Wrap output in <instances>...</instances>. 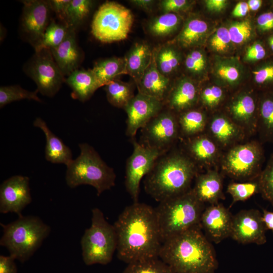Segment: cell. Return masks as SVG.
Wrapping results in <instances>:
<instances>
[{"mask_svg":"<svg viewBox=\"0 0 273 273\" xmlns=\"http://www.w3.org/2000/svg\"><path fill=\"white\" fill-rule=\"evenodd\" d=\"M113 225L119 259L129 264L159 257L162 242L155 208L133 202L124 209Z\"/></svg>","mask_w":273,"mask_h":273,"instance_id":"6da1fadb","label":"cell"},{"mask_svg":"<svg viewBox=\"0 0 273 273\" xmlns=\"http://www.w3.org/2000/svg\"><path fill=\"white\" fill-rule=\"evenodd\" d=\"M159 257L175 273H215L218 265L214 248L200 226L164 241Z\"/></svg>","mask_w":273,"mask_h":273,"instance_id":"7a4b0ae2","label":"cell"},{"mask_svg":"<svg viewBox=\"0 0 273 273\" xmlns=\"http://www.w3.org/2000/svg\"><path fill=\"white\" fill-rule=\"evenodd\" d=\"M194 162L178 151H168L160 156L144 181L146 192L160 202L190 190L196 176Z\"/></svg>","mask_w":273,"mask_h":273,"instance_id":"3957f363","label":"cell"},{"mask_svg":"<svg viewBox=\"0 0 273 273\" xmlns=\"http://www.w3.org/2000/svg\"><path fill=\"white\" fill-rule=\"evenodd\" d=\"M204 204L192 189L175 197L159 202L155 208L162 243L188 231L201 227Z\"/></svg>","mask_w":273,"mask_h":273,"instance_id":"277c9868","label":"cell"},{"mask_svg":"<svg viewBox=\"0 0 273 273\" xmlns=\"http://www.w3.org/2000/svg\"><path fill=\"white\" fill-rule=\"evenodd\" d=\"M1 225L3 235L0 245L21 263L30 258L51 232L49 225L33 215L18 216L14 221Z\"/></svg>","mask_w":273,"mask_h":273,"instance_id":"5b68a950","label":"cell"},{"mask_svg":"<svg viewBox=\"0 0 273 273\" xmlns=\"http://www.w3.org/2000/svg\"><path fill=\"white\" fill-rule=\"evenodd\" d=\"M79 147V155L66 165V184L71 188L81 185L93 186L99 196L115 186L116 174L91 146L82 143Z\"/></svg>","mask_w":273,"mask_h":273,"instance_id":"8992f818","label":"cell"},{"mask_svg":"<svg viewBox=\"0 0 273 273\" xmlns=\"http://www.w3.org/2000/svg\"><path fill=\"white\" fill-rule=\"evenodd\" d=\"M91 222L81 239L83 261L86 265H106L111 261L117 249L115 228L106 220L103 213L98 208L92 210Z\"/></svg>","mask_w":273,"mask_h":273,"instance_id":"52a82bcc","label":"cell"},{"mask_svg":"<svg viewBox=\"0 0 273 273\" xmlns=\"http://www.w3.org/2000/svg\"><path fill=\"white\" fill-rule=\"evenodd\" d=\"M133 22V16L129 9L115 2H106L94 15L92 33L102 42L121 41L127 37Z\"/></svg>","mask_w":273,"mask_h":273,"instance_id":"ba28073f","label":"cell"},{"mask_svg":"<svg viewBox=\"0 0 273 273\" xmlns=\"http://www.w3.org/2000/svg\"><path fill=\"white\" fill-rule=\"evenodd\" d=\"M24 70L36 84L38 92L45 96L54 97L65 82V76L48 49L35 51Z\"/></svg>","mask_w":273,"mask_h":273,"instance_id":"9c48e42d","label":"cell"},{"mask_svg":"<svg viewBox=\"0 0 273 273\" xmlns=\"http://www.w3.org/2000/svg\"><path fill=\"white\" fill-rule=\"evenodd\" d=\"M178 118L174 112L163 109L142 128L143 145L164 154L170 150L179 133Z\"/></svg>","mask_w":273,"mask_h":273,"instance_id":"30bf717a","label":"cell"},{"mask_svg":"<svg viewBox=\"0 0 273 273\" xmlns=\"http://www.w3.org/2000/svg\"><path fill=\"white\" fill-rule=\"evenodd\" d=\"M133 150L126 163L125 186L133 202H138L140 183L150 171L158 157L159 151L141 144L131 139Z\"/></svg>","mask_w":273,"mask_h":273,"instance_id":"8fae6325","label":"cell"},{"mask_svg":"<svg viewBox=\"0 0 273 273\" xmlns=\"http://www.w3.org/2000/svg\"><path fill=\"white\" fill-rule=\"evenodd\" d=\"M262 156L261 149L256 143L237 146L225 156L222 168L234 178H249L256 175Z\"/></svg>","mask_w":273,"mask_h":273,"instance_id":"7c38bea8","label":"cell"},{"mask_svg":"<svg viewBox=\"0 0 273 273\" xmlns=\"http://www.w3.org/2000/svg\"><path fill=\"white\" fill-rule=\"evenodd\" d=\"M24 5L21 28L26 39L34 49L40 44L44 32L50 24L51 8L48 1H22Z\"/></svg>","mask_w":273,"mask_h":273,"instance_id":"4fadbf2b","label":"cell"},{"mask_svg":"<svg viewBox=\"0 0 273 273\" xmlns=\"http://www.w3.org/2000/svg\"><path fill=\"white\" fill-rule=\"evenodd\" d=\"M266 230L259 210H243L233 216L230 237L241 244L262 245L266 242Z\"/></svg>","mask_w":273,"mask_h":273,"instance_id":"5bb4252c","label":"cell"},{"mask_svg":"<svg viewBox=\"0 0 273 273\" xmlns=\"http://www.w3.org/2000/svg\"><path fill=\"white\" fill-rule=\"evenodd\" d=\"M164 103L138 93L123 108L127 116L126 135L131 139L164 108Z\"/></svg>","mask_w":273,"mask_h":273,"instance_id":"9a60e30c","label":"cell"},{"mask_svg":"<svg viewBox=\"0 0 273 273\" xmlns=\"http://www.w3.org/2000/svg\"><path fill=\"white\" fill-rule=\"evenodd\" d=\"M29 179L26 176H12L4 181L0 186V212H9L22 216V211L32 201L29 186Z\"/></svg>","mask_w":273,"mask_h":273,"instance_id":"2e32d148","label":"cell"},{"mask_svg":"<svg viewBox=\"0 0 273 273\" xmlns=\"http://www.w3.org/2000/svg\"><path fill=\"white\" fill-rule=\"evenodd\" d=\"M233 215L221 204H212L204 209L201 215L200 225L209 240L220 243L230 237Z\"/></svg>","mask_w":273,"mask_h":273,"instance_id":"e0dca14e","label":"cell"},{"mask_svg":"<svg viewBox=\"0 0 273 273\" xmlns=\"http://www.w3.org/2000/svg\"><path fill=\"white\" fill-rule=\"evenodd\" d=\"M53 57L63 75L68 76L83 60V52L78 46L75 29L70 27L64 40L58 47L50 49Z\"/></svg>","mask_w":273,"mask_h":273,"instance_id":"ac0fdd59","label":"cell"},{"mask_svg":"<svg viewBox=\"0 0 273 273\" xmlns=\"http://www.w3.org/2000/svg\"><path fill=\"white\" fill-rule=\"evenodd\" d=\"M138 93L164 103L170 90V80L157 69L153 51L151 62L136 83Z\"/></svg>","mask_w":273,"mask_h":273,"instance_id":"d6986e66","label":"cell"},{"mask_svg":"<svg viewBox=\"0 0 273 273\" xmlns=\"http://www.w3.org/2000/svg\"><path fill=\"white\" fill-rule=\"evenodd\" d=\"M192 190L197 198L203 204H217L219 199L224 198L221 176L214 170L196 176L195 185Z\"/></svg>","mask_w":273,"mask_h":273,"instance_id":"ffe728a7","label":"cell"},{"mask_svg":"<svg viewBox=\"0 0 273 273\" xmlns=\"http://www.w3.org/2000/svg\"><path fill=\"white\" fill-rule=\"evenodd\" d=\"M197 99V88L190 79L184 78L171 88L164 104L167 109L174 112L189 110Z\"/></svg>","mask_w":273,"mask_h":273,"instance_id":"44dd1931","label":"cell"},{"mask_svg":"<svg viewBox=\"0 0 273 273\" xmlns=\"http://www.w3.org/2000/svg\"><path fill=\"white\" fill-rule=\"evenodd\" d=\"M33 125L40 128L45 135L46 159L53 163H63L67 165L73 160L71 149L53 133L41 118H36L34 121Z\"/></svg>","mask_w":273,"mask_h":273,"instance_id":"7402d4cb","label":"cell"},{"mask_svg":"<svg viewBox=\"0 0 273 273\" xmlns=\"http://www.w3.org/2000/svg\"><path fill=\"white\" fill-rule=\"evenodd\" d=\"M153 55L150 46L144 41L136 42L130 48L124 57L127 74L136 84L149 65Z\"/></svg>","mask_w":273,"mask_h":273,"instance_id":"603a6c76","label":"cell"},{"mask_svg":"<svg viewBox=\"0 0 273 273\" xmlns=\"http://www.w3.org/2000/svg\"><path fill=\"white\" fill-rule=\"evenodd\" d=\"M72 90L71 96L84 102L90 99L101 87L92 69H77L65 79Z\"/></svg>","mask_w":273,"mask_h":273,"instance_id":"cb8c5ba5","label":"cell"},{"mask_svg":"<svg viewBox=\"0 0 273 273\" xmlns=\"http://www.w3.org/2000/svg\"><path fill=\"white\" fill-rule=\"evenodd\" d=\"M101 87L116 79L119 75L127 74L124 57H111L97 62L92 69Z\"/></svg>","mask_w":273,"mask_h":273,"instance_id":"d4e9b609","label":"cell"},{"mask_svg":"<svg viewBox=\"0 0 273 273\" xmlns=\"http://www.w3.org/2000/svg\"><path fill=\"white\" fill-rule=\"evenodd\" d=\"M153 51L157 69L169 78L180 64L179 54L170 43L163 44Z\"/></svg>","mask_w":273,"mask_h":273,"instance_id":"484cf974","label":"cell"},{"mask_svg":"<svg viewBox=\"0 0 273 273\" xmlns=\"http://www.w3.org/2000/svg\"><path fill=\"white\" fill-rule=\"evenodd\" d=\"M207 23L197 18L189 19L176 38L179 45L189 48L198 44L208 31Z\"/></svg>","mask_w":273,"mask_h":273,"instance_id":"4316f807","label":"cell"},{"mask_svg":"<svg viewBox=\"0 0 273 273\" xmlns=\"http://www.w3.org/2000/svg\"><path fill=\"white\" fill-rule=\"evenodd\" d=\"M188 149L191 159L201 163H210L217 154L215 144L203 135H198L191 139L188 144Z\"/></svg>","mask_w":273,"mask_h":273,"instance_id":"83f0119b","label":"cell"},{"mask_svg":"<svg viewBox=\"0 0 273 273\" xmlns=\"http://www.w3.org/2000/svg\"><path fill=\"white\" fill-rule=\"evenodd\" d=\"M231 112L233 118L244 126H255L253 122L255 104L248 95L239 96L231 105Z\"/></svg>","mask_w":273,"mask_h":273,"instance_id":"f1b7e54d","label":"cell"},{"mask_svg":"<svg viewBox=\"0 0 273 273\" xmlns=\"http://www.w3.org/2000/svg\"><path fill=\"white\" fill-rule=\"evenodd\" d=\"M105 90L108 101L117 108H124L134 96L131 84L116 79L106 85Z\"/></svg>","mask_w":273,"mask_h":273,"instance_id":"f546056e","label":"cell"},{"mask_svg":"<svg viewBox=\"0 0 273 273\" xmlns=\"http://www.w3.org/2000/svg\"><path fill=\"white\" fill-rule=\"evenodd\" d=\"M180 23V17L175 13H163L150 20L149 32L156 37H165L174 32Z\"/></svg>","mask_w":273,"mask_h":273,"instance_id":"4dcf8cb0","label":"cell"},{"mask_svg":"<svg viewBox=\"0 0 273 273\" xmlns=\"http://www.w3.org/2000/svg\"><path fill=\"white\" fill-rule=\"evenodd\" d=\"M177 118L179 129L185 135L191 136L198 134L205 127V117L200 111H185Z\"/></svg>","mask_w":273,"mask_h":273,"instance_id":"1f68e13d","label":"cell"},{"mask_svg":"<svg viewBox=\"0 0 273 273\" xmlns=\"http://www.w3.org/2000/svg\"><path fill=\"white\" fill-rule=\"evenodd\" d=\"M210 128L214 136L223 144L232 142L240 133L238 127L235 123L222 116L215 117L212 119Z\"/></svg>","mask_w":273,"mask_h":273,"instance_id":"d6a6232c","label":"cell"},{"mask_svg":"<svg viewBox=\"0 0 273 273\" xmlns=\"http://www.w3.org/2000/svg\"><path fill=\"white\" fill-rule=\"evenodd\" d=\"M70 28L64 23L51 21L44 32L40 44L35 49V51L42 49L50 50L58 47L66 38Z\"/></svg>","mask_w":273,"mask_h":273,"instance_id":"836d02e7","label":"cell"},{"mask_svg":"<svg viewBox=\"0 0 273 273\" xmlns=\"http://www.w3.org/2000/svg\"><path fill=\"white\" fill-rule=\"evenodd\" d=\"M122 273H175L173 269L159 257L128 264Z\"/></svg>","mask_w":273,"mask_h":273,"instance_id":"e575fe53","label":"cell"},{"mask_svg":"<svg viewBox=\"0 0 273 273\" xmlns=\"http://www.w3.org/2000/svg\"><path fill=\"white\" fill-rule=\"evenodd\" d=\"M38 92L36 89L34 92L26 90L18 85L2 86L0 87V107L14 101L24 99L41 102L37 96Z\"/></svg>","mask_w":273,"mask_h":273,"instance_id":"d590c367","label":"cell"},{"mask_svg":"<svg viewBox=\"0 0 273 273\" xmlns=\"http://www.w3.org/2000/svg\"><path fill=\"white\" fill-rule=\"evenodd\" d=\"M93 5V2L90 0H71L67 12L66 24L76 29L89 14Z\"/></svg>","mask_w":273,"mask_h":273,"instance_id":"8d00e7d4","label":"cell"},{"mask_svg":"<svg viewBox=\"0 0 273 273\" xmlns=\"http://www.w3.org/2000/svg\"><path fill=\"white\" fill-rule=\"evenodd\" d=\"M258 190H259L258 183H233L229 185L227 192L231 195L234 204L248 199Z\"/></svg>","mask_w":273,"mask_h":273,"instance_id":"74e56055","label":"cell"},{"mask_svg":"<svg viewBox=\"0 0 273 273\" xmlns=\"http://www.w3.org/2000/svg\"><path fill=\"white\" fill-rule=\"evenodd\" d=\"M258 183L262 196L273 205V158L260 174Z\"/></svg>","mask_w":273,"mask_h":273,"instance_id":"f35d334b","label":"cell"},{"mask_svg":"<svg viewBox=\"0 0 273 273\" xmlns=\"http://www.w3.org/2000/svg\"><path fill=\"white\" fill-rule=\"evenodd\" d=\"M228 30L231 42L240 44L246 41L251 36L252 26L250 21L244 20L233 24Z\"/></svg>","mask_w":273,"mask_h":273,"instance_id":"ab89813d","label":"cell"},{"mask_svg":"<svg viewBox=\"0 0 273 273\" xmlns=\"http://www.w3.org/2000/svg\"><path fill=\"white\" fill-rule=\"evenodd\" d=\"M206 65V60L203 54L199 50L191 51L187 55L185 66L187 70L194 74H199L203 71Z\"/></svg>","mask_w":273,"mask_h":273,"instance_id":"60d3db41","label":"cell"},{"mask_svg":"<svg viewBox=\"0 0 273 273\" xmlns=\"http://www.w3.org/2000/svg\"><path fill=\"white\" fill-rule=\"evenodd\" d=\"M262 124L267 133L273 134V100L266 99L260 107Z\"/></svg>","mask_w":273,"mask_h":273,"instance_id":"b9f144b4","label":"cell"},{"mask_svg":"<svg viewBox=\"0 0 273 273\" xmlns=\"http://www.w3.org/2000/svg\"><path fill=\"white\" fill-rule=\"evenodd\" d=\"M231 42L228 29L221 27L216 30L211 38L210 44L214 50L222 52L227 50Z\"/></svg>","mask_w":273,"mask_h":273,"instance_id":"7bdbcfd3","label":"cell"},{"mask_svg":"<svg viewBox=\"0 0 273 273\" xmlns=\"http://www.w3.org/2000/svg\"><path fill=\"white\" fill-rule=\"evenodd\" d=\"M223 96V91L218 86H212L205 88L201 94L202 102L208 106L213 107L217 105Z\"/></svg>","mask_w":273,"mask_h":273,"instance_id":"ee69618b","label":"cell"},{"mask_svg":"<svg viewBox=\"0 0 273 273\" xmlns=\"http://www.w3.org/2000/svg\"><path fill=\"white\" fill-rule=\"evenodd\" d=\"M189 5L186 0H163L159 2V7L163 13H175L186 10Z\"/></svg>","mask_w":273,"mask_h":273,"instance_id":"f6af8a7d","label":"cell"},{"mask_svg":"<svg viewBox=\"0 0 273 273\" xmlns=\"http://www.w3.org/2000/svg\"><path fill=\"white\" fill-rule=\"evenodd\" d=\"M217 73L221 79L230 83L236 81L240 76L239 71L236 67L227 64L220 65Z\"/></svg>","mask_w":273,"mask_h":273,"instance_id":"bcb514c9","label":"cell"},{"mask_svg":"<svg viewBox=\"0 0 273 273\" xmlns=\"http://www.w3.org/2000/svg\"><path fill=\"white\" fill-rule=\"evenodd\" d=\"M71 0L48 1L50 7L58 18L66 24V16L68 7ZM67 25V24H66Z\"/></svg>","mask_w":273,"mask_h":273,"instance_id":"7dc6e473","label":"cell"},{"mask_svg":"<svg viewBox=\"0 0 273 273\" xmlns=\"http://www.w3.org/2000/svg\"><path fill=\"white\" fill-rule=\"evenodd\" d=\"M255 81L262 84L273 81V64L263 66L253 72Z\"/></svg>","mask_w":273,"mask_h":273,"instance_id":"c3c4849f","label":"cell"},{"mask_svg":"<svg viewBox=\"0 0 273 273\" xmlns=\"http://www.w3.org/2000/svg\"><path fill=\"white\" fill-rule=\"evenodd\" d=\"M265 51L259 43H255L247 49L245 59L248 61H257L262 59L265 56Z\"/></svg>","mask_w":273,"mask_h":273,"instance_id":"681fc988","label":"cell"},{"mask_svg":"<svg viewBox=\"0 0 273 273\" xmlns=\"http://www.w3.org/2000/svg\"><path fill=\"white\" fill-rule=\"evenodd\" d=\"M16 259L11 255L0 256V273H17Z\"/></svg>","mask_w":273,"mask_h":273,"instance_id":"f907efd6","label":"cell"},{"mask_svg":"<svg viewBox=\"0 0 273 273\" xmlns=\"http://www.w3.org/2000/svg\"><path fill=\"white\" fill-rule=\"evenodd\" d=\"M259 29L262 31H269L273 29V13L271 12L263 13L257 19Z\"/></svg>","mask_w":273,"mask_h":273,"instance_id":"816d5d0a","label":"cell"},{"mask_svg":"<svg viewBox=\"0 0 273 273\" xmlns=\"http://www.w3.org/2000/svg\"><path fill=\"white\" fill-rule=\"evenodd\" d=\"M249 10L247 3L240 2L236 5L233 11L232 14L236 17H242L247 15Z\"/></svg>","mask_w":273,"mask_h":273,"instance_id":"f5cc1de1","label":"cell"},{"mask_svg":"<svg viewBox=\"0 0 273 273\" xmlns=\"http://www.w3.org/2000/svg\"><path fill=\"white\" fill-rule=\"evenodd\" d=\"M129 2L134 6L144 11L149 12L152 10L155 1L152 0H132Z\"/></svg>","mask_w":273,"mask_h":273,"instance_id":"db71d44e","label":"cell"},{"mask_svg":"<svg viewBox=\"0 0 273 273\" xmlns=\"http://www.w3.org/2000/svg\"><path fill=\"white\" fill-rule=\"evenodd\" d=\"M225 0H207L205 1L207 8L212 11H220L225 7Z\"/></svg>","mask_w":273,"mask_h":273,"instance_id":"11a10c76","label":"cell"},{"mask_svg":"<svg viewBox=\"0 0 273 273\" xmlns=\"http://www.w3.org/2000/svg\"><path fill=\"white\" fill-rule=\"evenodd\" d=\"M262 217L266 230H271L273 233V212L264 209Z\"/></svg>","mask_w":273,"mask_h":273,"instance_id":"9f6ffc18","label":"cell"},{"mask_svg":"<svg viewBox=\"0 0 273 273\" xmlns=\"http://www.w3.org/2000/svg\"><path fill=\"white\" fill-rule=\"evenodd\" d=\"M247 4L249 10L255 11L260 8L262 1L261 0H249L247 2Z\"/></svg>","mask_w":273,"mask_h":273,"instance_id":"6f0895ef","label":"cell"},{"mask_svg":"<svg viewBox=\"0 0 273 273\" xmlns=\"http://www.w3.org/2000/svg\"><path fill=\"white\" fill-rule=\"evenodd\" d=\"M268 43L269 45L271 48V49L273 51V35L271 36L268 38Z\"/></svg>","mask_w":273,"mask_h":273,"instance_id":"680465c9","label":"cell"}]
</instances>
